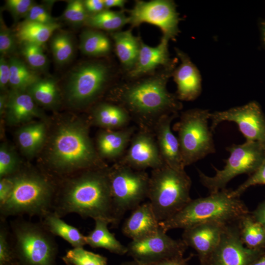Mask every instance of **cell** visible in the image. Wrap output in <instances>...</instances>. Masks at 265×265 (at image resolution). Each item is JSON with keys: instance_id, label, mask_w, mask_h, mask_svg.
I'll return each mask as SVG.
<instances>
[{"instance_id": "f907efd6", "label": "cell", "mask_w": 265, "mask_h": 265, "mask_svg": "<svg viewBox=\"0 0 265 265\" xmlns=\"http://www.w3.org/2000/svg\"><path fill=\"white\" fill-rule=\"evenodd\" d=\"M106 9L117 7L123 8L127 1L125 0H104Z\"/></svg>"}, {"instance_id": "4dcf8cb0", "label": "cell", "mask_w": 265, "mask_h": 265, "mask_svg": "<svg viewBox=\"0 0 265 265\" xmlns=\"http://www.w3.org/2000/svg\"><path fill=\"white\" fill-rule=\"evenodd\" d=\"M103 32L93 28L84 30L80 37L79 48L85 55L101 57L108 55L111 50V43Z\"/></svg>"}, {"instance_id": "8fae6325", "label": "cell", "mask_w": 265, "mask_h": 265, "mask_svg": "<svg viewBox=\"0 0 265 265\" xmlns=\"http://www.w3.org/2000/svg\"><path fill=\"white\" fill-rule=\"evenodd\" d=\"M226 150L230 156L224 160L225 165L221 170L213 166L214 176H207L198 169L200 182L210 193L226 188L227 184L238 175H250L265 160V145L259 142L246 141L241 144H233Z\"/></svg>"}, {"instance_id": "f35d334b", "label": "cell", "mask_w": 265, "mask_h": 265, "mask_svg": "<svg viewBox=\"0 0 265 265\" xmlns=\"http://www.w3.org/2000/svg\"><path fill=\"white\" fill-rule=\"evenodd\" d=\"M21 52L27 65L34 71L44 70L48 60L44 53L42 46L31 44H22Z\"/></svg>"}, {"instance_id": "7dc6e473", "label": "cell", "mask_w": 265, "mask_h": 265, "mask_svg": "<svg viewBox=\"0 0 265 265\" xmlns=\"http://www.w3.org/2000/svg\"><path fill=\"white\" fill-rule=\"evenodd\" d=\"M192 256L193 255L191 254L187 257H184V256H181L152 263L139 264L140 265H188V262Z\"/></svg>"}, {"instance_id": "f5cc1de1", "label": "cell", "mask_w": 265, "mask_h": 265, "mask_svg": "<svg viewBox=\"0 0 265 265\" xmlns=\"http://www.w3.org/2000/svg\"><path fill=\"white\" fill-rule=\"evenodd\" d=\"M250 265H265V249L260 253Z\"/></svg>"}, {"instance_id": "816d5d0a", "label": "cell", "mask_w": 265, "mask_h": 265, "mask_svg": "<svg viewBox=\"0 0 265 265\" xmlns=\"http://www.w3.org/2000/svg\"><path fill=\"white\" fill-rule=\"evenodd\" d=\"M8 98V92L1 93L0 96V114H5V109L7 106Z\"/></svg>"}, {"instance_id": "8d00e7d4", "label": "cell", "mask_w": 265, "mask_h": 265, "mask_svg": "<svg viewBox=\"0 0 265 265\" xmlns=\"http://www.w3.org/2000/svg\"><path fill=\"white\" fill-rule=\"evenodd\" d=\"M20 161L14 149L6 143L0 147V179L14 175L21 169Z\"/></svg>"}, {"instance_id": "6da1fadb", "label": "cell", "mask_w": 265, "mask_h": 265, "mask_svg": "<svg viewBox=\"0 0 265 265\" xmlns=\"http://www.w3.org/2000/svg\"><path fill=\"white\" fill-rule=\"evenodd\" d=\"M175 65L114 86L109 92L110 102L125 108L138 129L153 132L160 118L178 114L182 108L176 95L167 89Z\"/></svg>"}, {"instance_id": "d6986e66", "label": "cell", "mask_w": 265, "mask_h": 265, "mask_svg": "<svg viewBox=\"0 0 265 265\" xmlns=\"http://www.w3.org/2000/svg\"><path fill=\"white\" fill-rule=\"evenodd\" d=\"M181 60L174 69L172 76L177 85L176 95L179 101H191L201 94L202 80L200 73L188 55L179 49H175Z\"/></svg>"}, {"instance_id": "3957f363", "label": "cell", "mask_w": 265, "mask_h": 265, "mask_svg": "<svg viewBox=\"0 0 265 265\" xmlns=\"http://www.w3.org/2000/svg\"><path fill=\"white\" fill-rule=\"evenodd\" d=\"M47 152L49 174L60 178L108 166L92 141L88 124L80 119L60 124L51 135Z\"/></svg>"}, {"instance_id": "c3c4849f", "label": "cell", "mask_w": 265, "mask_h": 265, "mask_svg": "<svg viewBox=\"0 0 265 265\" xmlns=\"http://www.w3.org/2000/svg\"><path fill=\"white\" fill-rule=\"evenodd\" d=\"M83 2L89 16L98 14L106 9L104 0H85Z\"/></svg>"}, {"instance_id": "7a4b0ae2", "label": "cell", "mask_w": 265, "mask_h": 265, "mask_svg": "<svg viewBox=\"0 0 265 265\" xmlns=\"http://www.w3.org/2000/svg\"><path fill=\"white\" fill-rule=\"evenodd\" d=\"M108 168L85 170L60 178L52 211L61 218L75 213L83 218L105 219L115 226Z\"/></svg>"}, {"instance_id": "ba28073f", "label": "cell", "mask_w": 265, "mask_h": 265, "mask_svg": "<svg viewBox=\"0 0 265 265\" xmlns=\"http://www.w3.org/2000/svg\"><path fill=\"white\" fill-rule=\"evenodd\" d=\"M112 70L101 61H88L77 65L69 73L64 87V97L70 106L78 109L96 102L110 84Z\"/></svg>"}, {"instance_id": "4316f807", "label": "cell", "mask_w": 265, "mask_h": 265, "mask_svg": "<svg viewBox=\"0 0 265 265\" xmlns=\"http://www.w3.org/2000/svg\"><path fill=\"white\" fill-rule=\"evenodd\" d=\"M94 229L85 236L86 244L92 248L105 249L112 253L119 255L127 254V246L123 245L108 229L110 224L103 219L94 220Z\"/></svg>"}, {"instance_id": "4fadbf2b", "label": "cell", "mask_w": 265, "mask_h": 265, "mask_svg": "<svg viewBox=\"0 0 265 265\" xmlns=\"http://www.w3.org/2000/svg\"><path fill=\"white\" fill-rule=\"evenodd\" d=\"M210 128L214 132L217 126L224 121L233 122L246 141H257L265 145V116L255 102L210 113Z\"/></svg>"}, {"instance_id": "5bb4252c", "label": "cell", "mask_w": 265, "mask_h": 265, "mask_svg": "<svg viewBox=\"0 0 265 265\" xmlns=\"http://www.w3.org/2000/svg\"><path fill=\"white\" fill-rule=\"evenodd\" d=\"M127 247V254L133 261L145 264L184 256L187 246L182 239L171 238L160 228L151 236L132 240Z\"/></svg>"}, {"instance_id": "44dd1931", "label": "cell", "mask_w": 265, "mask_h": 265, "mask_svg": "<svg viewBox=\"0 0 265 265\" xmlns=\"http://www.w3.org/2000/svg\"><path fill=\"white\" fill-rule=\"evenodd\" d=\"M8 124L17 126L42 118L44 114L29 94L25 90L10 89L5 112Z\"/></svg>"}, {"instance_id": "60d3db41", "label": "cell", "mask_w": 265, "mask_h": 265, "mask_svg": "<svg viewBox=\"0 0 265 265\" xmlns=\"http://www.w3.org/2000/svg\"><path fill=\"white\" fill-rule=\"evenodd\" d=\"M0 23V53L5 57L16 51L18 40L14 31L6 26L1 17Z\"/></svg>"}, {"instance_id": "f1b7e54d", "label": "cell", "mask_w": 265, "mask_h": 265, "mask_svg": "<svg viewBox=\"0 0 265 265\" xmlns=\"http://www.w3.org/2000/svg\"><path fill=\"white\" fill-rule=\"evenodd\" d=\"M60 27L57 23L42 24L27 20L20 23L14 31L18 41L22 44L31 43L42 46Z\"/></svg>"}, {"instance_id": "681fc988", "label": "cell", "mask_w": 265, "mask_h": 265, "mask_svg": "<svg viewBox=\"0 0 265 265\" xmlns=\"http://www.w3.org/2000/svg\"><path fill=\"white\" fill-rule=\"evenodd\" d=\"M253 217L265 229V198L253 212H250Z\"/></svg>"}, {"instance_id": "db71d44e", "label": "cell", "mask_w": 265, "mask_h": 265, "mask_svg": "<svg viewBox=\"0 0 265 265\" xmlns=\"http://www.w3.org/2000/svg\"><path fill=\"white\" fill-rule=\"evenodd\" d=\"M119 265H140L137 262L132 260L131 261H128V262H125L122 263Z\"/></svg>"}, {"instance_id": "d4e9b609", "label": "cell", "mask_w": 265, "mask_h": 265, "mask_svg": "<svg viewBox=\"0 0 265 265\" xmlns=\"http://www.w3.org/2000/svg\"><path fill=\"white\" fill-rule=\"evenodd\" d=\"M47 127L43 121L30 122L22 125L16 132V138L22 153L28 157L37 154L47 140Z\"/></svg>"}, {"instance_id": "277c9868", "label": "cell", "mask_w": 265, "mask_h": 265, "mask_svg": "<svg viewBox=\"0 0 265 265\" xmlns=\"http://www.w3.org/2000/svg\"><path fill=\"white\" fill-rule=\"evenodd\" d=\"M11 176L13 189L7 201L0 206V220L24 214L42 218L52 211L57 182L47 173L22 168Z\"/></svg>"}, {"instance_id": "6f0895ef", "label": "cell", "mask_w": 265, "mask_h": 265, "mask_svg": "<svg viewBox=\"0 0 265 265\" xmlns=\"http://www.w3.org/2000/svg\"><path fill=\"white\" fill-rule=\"evenodd\" d=\"M17 265H19V264Z\"/></svg>"}, {"instance_id": "2e32d148", "label": "cell", "mask_w": 265, "mask_h": 265, "mask_svg": "<svg viewBox=\"0 0 265 265\" xmlns=\"http://www.w3.org/2000/svg\"><path fill=\"white\" fill-rule=\"evenodd\" d=\"M117 161L139 170L154 169L164 164L154 132L140 129L133 134L125 153Z\"/></svg>"}, {"instance_id": "d6a6232c", "label": "cell", "mask_w": 265, "mask_h": 265, "mask_svg": "<svg viewBox=\"0 0 265 265\" xmlns=\"http://www.w3.org/2000/svg\"><path fill=\"white\" fill-rule=\"evenodd\" d=\"M10 69V89L25 90L41 78L26 63L15 56L8 60Z\"/></svg>"}, {"instance_id": "b9f144b4", "label": "cell", "mask_w": 265, "mask_h": 265, "mask_svg": "<svg viewBox=\"0 0 265 265\" xmlns=\"http://www.w3.org/2000/svg\"><path fill=\"white\" fill-rule=\"evenodd\" d=\"M50 3L45 4L35 3L29 10L25 20L45 25L57 23L56 20L51 15Z\"/></svg>"}, {"instance_id": "f546056e", "label": "cell", "mask_w": 265, "mask_h": 265, "mask_svg": "<svg viewBox=\"0 0 265 265\" xmlns=\"http://www.w3.org/2000/svg\"><path fill=\"white\" fill-rule=\"evenodd\" d=\"M26 91L37 105L45 108L56 107L61 101L60 89L53 78H40Z\"/></svg>"}, {"instance_id": "e575fe53", "label": "cell", "mask_w": 265, "mask_h": 265, "mask_svg": "<svg viewBox=\"0 0 265 265\" xmlns=\"http://www.w3.org/2000/svg\"><path fill=\"white\" fill-rule=\"evenodd\" d=\"M51 48L55 62L59 65L69 63L75 53V45L71 36L65 32H58L52 36Z\"/></svg>"}, {"instance_id": "ee69618b", "label": "cell", "mask_w": 265, "mask_h": 265, "mask_svg": "<svg viewBox=\"0 0 265 265\" xmlns=\"http://www.w3.org/2000/svg\"><path fill=\"white\" fill-rule=\"evenodd\" d=\"M257 185H265V160L260 166L247 179L239 186L233 193L236 196L240 195L249 187Z\"/></svg>"}, {"instance_id": "836d02e7", "label": "cell", "mask_w": 265, "mask_h": 265, "mask_svg": "<svg viewBox=\"0 0 265 265\" xmlns=\"http://www.w3.org/2000/svg\"><path fill=\"white\" fill-rule=\"evenodd\" d=\"M129 24V18L123 11L105 9L100 13L89 16L85 25L91 28L111 32L119 31Z\"/></svg>"}, {"instance_id": "5b68a950", "label": "cell", "mask_w": 265, "mask_h": 265, "mask_svg": "<svg viewBox=\"0 0 265 265\" xmlns=\"http://www.w3.org/2000/svg\"><path fill=\"white\" fill-rule=\"evenodd\" d=\"M249 211L240 197L226 188L209 195L191 199L181 210L169 219L159 222L165 232L183 230L195 225L211 222L229 224L238 222Z\"/></svg>"}, {"instance_id": "f6af8a7d", "label": "cell", "mask_w": 265, "mask_h": 265, "mask_svg": "<svg viewBox=\"0 0 265 265\" xmlns=\"http://www.w3.org/2000/svg\"><path fill=\"white\" fill-rule=\"evenodd\" d=\"M10 69L8 60L4 56L0 58V88L1 93L8 92L10 87Z\"/></svg>"}, {"instance_id": "484cf974", "label": "cell", "mask_w": 265, "mask_h": 265, "mask_svg": "<svg viewBox=\"0 0 265 265\" xmlns=\"http://www.w3.org/2000/svg\"><path fill=\"white\" fill-rule=\"evenodd\" d=\"M116 54L123 68L128 72L135 65L140 51V39L132 30L111 33Z\"/></svg>"}, {"instance_id": "9c48e42d", "label": "cell", "mask_w": 265, "mask_h": 265, "mask_svg": "<svg viewBox=\"0 0 265 265\" xmlns=\"http://www.w3.org/2000/svg\"><path fill=\"white\" fill-rule=\"evenodd\" d=\"M210 115L208 109H188L181 113L173 127L185 167L215 152L213 132L209 127Z\"/></svg>"}, {"instance_id": "ac0fdd59", "label": "cell", "mask_w": 265, "mask_h": 265, "mask_svg": "<svg viewBox=\"0 0 265 265\" xmlns=\"http://www.w3.org/2000/svg\"><path fill=\"white\" fill-rule=\"evenodd\" d=\"M169 39L162 36L160 43L151 47L141 41L138 59L134 67L128 72V78L136 79L156 72L159 67L165 68L175 64L176 60L170 58Z\"/></svg>"}, {"instance_id": "74e56055", "label": "cell", "mask_w": 265, "mask_h": 265, "mask_svg": "<svg viewBox=\"0 0 265 265\" xmlns=\"http://www.w3.org/2000/svg\"><path fill=\"white\" fill-rule=\"evenodd\" d=\"M11 238L10 232L6 220L0 224V265H17Z\"/></svg>"}, {"instance_id": "7402d4cb", "label": "cell", "mask_w": 265, "mask_h": 265, "mask_svg": "<svg viewBox=\"0 0 265 265\" xmlns=\"http://www.w3.org/2000/svg\"><path fill=\"white\" fill-rule=\"evenodd\" d=\"M159 221L148 201L143 203L132 210L124 223L123 234L132 239L138 240L151 236L159 229Z\"/></svg>"}, {"instance_id": "d590c367", "label": "cell", "mask_w": 265, "mask_h": 265, "mask_svg": "<svg viewBox=\"0 0 265 265\" xmlns=\"http://www.w3.org/2000/svg\"><path fill=\"white\" fill-rule=\"evenodd\" d=\"M62 260L65 264L71 265H107L106 257L89 251L83 247L68 250Z\"/></svg>"}, {"instance_id": "9f6ffc18", "label": "cell", "mask_w": 265, "mask_h": 265, "mask_svg": "<svg viewBox=\"0 0 265 265\" xmlns=\"http://www.w3.org/2000/svg\"><path fill=\"white\" fill-rule=\"evenodd\" d=\"M66 265H70V264H66Z\"/></svg>"}, {"instance_id": "7c38bea8", "label": "cell", "mask_w": 265, "mask_h": 265, "mask_svg": "<svg viewBox=\"0 0 265 265\" xmlns=\"http://www.w3.org/2000/svg\"><path fill=\"white\" fill-rule=\"evenodd\" d=\"M129 12V24L132 27L143 23L153 25L159 28L163 36L169 40H175L179 33V14L172 0H136Z\"/></svg>"}, {"instance_id": "1f68e13d", "label": "cell", "mask_w": 265, "mask_h": 265, "mask_svg": "<svg viewBox=\"0 0 265 265\" xmlns=\"http://www.w3.org/2000/svg\"><path fill=\"white\" fill-rule=\"evenodd\" d=\"M241 241L252 249H265V229L253 217L250 212L238 221Z\"/></svg>"}, {"instance_id": "ab89813d", "label": "cell", "mask_w": 265, "mask_h": 265, "mask_svg": "<svg viewBox=\"0 0 265 265\" xmlns=\"http://www.w3.org/2000/svg\"><path fill=\"white\" fill-rule=\"evenodd\" d=\"M64 19L75 26L85 25L89 17L83 0L69 1L63 14Z\"/></svg>"}, {"instance_id": "30bf717a", "label": "cell", "mask_w": 265, "mask_h": 265, "mask_svg": "<svg viewBox=\"0 0 265 265\" xmlns=\"http://www.w3.org/2000/svg\"><path fill=\"white\" fill-rule=\"evenodd\" d=\"M107 175L115 225L123 215L147 198L149 175L118 161L108 167Z\"/></svg>"}, {"instance_id": "603a6c76", "label": "cell", "mask_w": 265, "mask_h": 265, "mask_svg": "<svg viewBox=\"0 0 265 265\" xmlns=\"http://www.w3.org/2000/svg\"><path fill=\"white\" fill-rule=\"evenodd\" d=\"M129 126L117 130H101L96 136V148L102 159H120L124 155L137 130Z\"/></svg>"}, {"instance_id": "cb8c5ba5", "label": "cell", "mask_w": 265, "mask_h": 265, "mask_svg": "<svg viewBox=\"0 0 265 265\" xmlns=\"http://www.w3.org/2000/svg\"><path fill=\"white\" fill-rule=\"evenodd\" d=\"M132 118L121 106L111 102H100L93 106L91 121L102 130H117L129 126Z\"/></svg>"}, {"instance_id": "52a82bcc", "label": "cell", "mask_w": 265, "mask_h": 265, "mask_svg": "<svg viewBox=\"0 0 265 265\" xmlns=\"http://www.w3.org/2000/svg\"><path fill=\"white\" fill-rule=\"evenodd\" d=\"M10 231L19 265H55L57 244L40 222L18 218L11 222Z\"/></svg>"}, {"instance_id": "ffe728a7", "label": "cell", "mask_w": 265, "mask_h": 265, "mask_svg": "<svg viewBox=\"0 0 265 265\" xmlns=\"http://www.w3.org/2000/svg\"><path fill=\"white\" fill-rule=\"evenodd\" d=\"M178 115L163 116L157 122L153 132L164 163L174 168L185 169L178 138L171 128V122Z\"/></svg>"}, {"instance_id": "9a60e30c", "label": "cell", "mask_w": 265, "mask_h": 265, "mask_svg": "<svg viewBox=\"0 0 265 265\" xmlns=\"http://www.w3.org/2000/svg\"><path fill=\"white\" fill-rule=\"evenodd\" d=\"M238 221L225 226L219 244L202 265H250L265 250L250 249L243 244Z\"/></svg>"}, {"instance_id": "11a10c76", "label": "cell", "mask_w": 265, "mask_h": 265, "mask_svg": "<svg viewBox=\"0 0 265 265\" xmlns=\"http://www.w3.org/2000/svg\"><path fill=\"white\" fill-rule=\"evenodd\" d=\"M262 34H263V39L265 45V23L262 26Z\"/></svg>"}, {"instance_id": "e0dca14e", "label": "cell", "mask_w": 265, "mask_h": 265, "mask_svg": "<svg viewBox=\"0 0 265 265\" xmlns=\"http://www.w3.org/2000/svg\"><path fill=\"white\" fill-rule=\"evenodd\" d=\"M218 222L202 223L184 230L182 240L197 252L202 265L219 243L225 226Z\"/></svg>"}, {"instance_id": "8992f818", "label": "cell", "mask_w": 265, "mask_h": 265, "mask_svg": "<svg viewBox=\"0 0 265 265\" xmlns=\"http://www.w3.org/2000/svg\"><path fill=\"white\" fill-rule=\"evenodd\" d=\"M191 184L185 169L164 164L152 169L147 198L159 222L175 215L191 201Z\"/></svg>"}, {"instance_id": "83f0119b", "label": "cell", "mask_w": 265, "mask_h": 265, "mask_svg": "<svg viewBox=\"0 0 265 265\" xmlns=\"http://www.w3.org/2000/svg\"><path fill=\"white\" fill-rule=\"evenodd\" d=\"M40 222L52 235L62 238L73 248L83 247L86 245L85 236L77 228L62 220L53 211L45 214L40 218Z\"/></svg>"}, {"instance_id": "bcb514c9", "label": "cell", "mask_w": 265, "mask_h": 265, "mask_svg": "<svg viewBox=\"0 0 265 265\" xmlns=\"http://www.w3.org/2000/svg\"><path fill=\"white\" fill-rule=\"evenodd\" d=\"M13 189L11 176L0 179V206L4 205L10 197Z\"/></svg>"}, {"instance_id": "7bdbcfd3", "label": "cell", "mask_w": 265, "mask_h": 265, "mask_svg": "<svg viewBox=\"0 0 265 265\" xmlns=\"http://www.w3.org/2000/svg\"><path fill=\"white\" fill-rule=\"evenodd\" d=\"M35 3L31 0H7L5 9L12 15L15 21L25 18L31 7Z\"/></svg>"}]
</instances>
